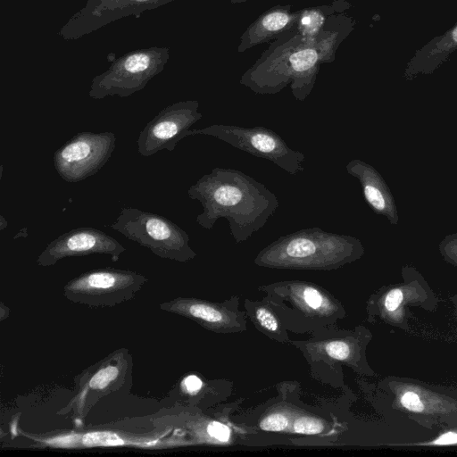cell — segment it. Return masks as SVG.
<instances>
[{"mask_svg":"<svg viewBox=\"0 0 457 457\" xmlns=\"http://www.w3.org/2000/svg\"><path fill=\"white\" fill-rule=\"evenodd\" d=\"M148 281L141 273L115 268L90 270L70 279L64 297L88 307H114L131 300Z\"/></svg>","mask_w":457,"mask_h":457,"instance_id":"5b68a950","label":"cell"},{"mask_svg":"<svg viewBox=\"0 0 457 457\" xmlns=\"http://www.w3.org/2000/svg\"><path fill=\"white\" fill-rule=\"evenodd\" d=\"M211 136L253 156L272 162L289 175L303 171V153L292 149L274 130L255 126L245 128L236 125L214 124L203 129H188L189 136Z\"/></svg>","mask_w":457,"mask_h":457,"instance_id":"277c9868","label":"cell"},{"mask_svg":"<svg viewBox=\"0 0 457 457\" xmlns=\"http://www.w3.org/2000/svg\"><path fill=\"white\" fill-rule=\"evenodd\" d=\"M182 386L187 393L193 395L202 388L203 382L198 377L190 375L183 380Z\"/></svg>","mask_w":457,"mask_h":457,"instance_id":"d4e9b609","label":"cell"},{"mask_svg":"<svg viewBox=\"0 0 457 457\" xmlns=\"http://www.w3.org/2000/svg\"><path fill=\"white\" fill-rule=\"evenodd\" d=\"M187 195L203 206L195 219L200 227L212 229L219 219H226L237 244L262 228L278 207L274 193L232 168H213L189 187Z\"/></svg>","mask_w":457,"mask_h":457,"instance_id":"6da1fadb","label":"cell"},{"mask_svg":"<svg viewBox=\"0 0 457 457\" xmlns=\"http://www.w3.org/2000/svg\"><path fill=\"white\" fill-rule=\"evenodd\" d=\"M361 242L350 235L303 228L278 237L259 252L254 263L289 270H334L359 259Z\"/></svg>","mask_w":457,"mask_h":457,"instance_id":"7a4b0ae2","label":"cell"},{"mask_svg":"<svg viewBox=\"0 0 457 457\" xmlns=\"http://www.w3.org/2000/svg\"><path fill=\"white\" fill-rule=\"evenodd\" d=\"M7 227V220L4 218V216L0 215V229L4 230Z\"/></svg>","mask_w":457,"mask_h":457,"instance_id":"4316f807","label":"cell"},{"mask_svg":"<svg viewBox=\"0 0 457 457\" xmlns=\"http://www.w3.org/2000/svg\"><path fill=\"white\" fill-rule=\"evenodd\" d=\"M289 416L284 411H275L260 421V428L265 431H283L288 428Z\"/></svg>","mask_w":457,"mask_h":457,"instance_id":"ac0fdd59","label":"cell"},{"mask_svg":"<svg viewBox=\"0 0 457 457\" xmlns=\"http://www.w3.org/2000/svg\"><path fill=\"white\" fill-rule=\"evenodd\" d=\"M159 308L188 318L213 331L231 332L240 329V323L232 312L208 301L177 297L160 303Z\"/></svg>","mask_w":457,"mask_h":457,"instance_id":"8fae6325","label":"cell"},{"mask_svg":"<svg viewBox=\"0 0 457 457\" xmlns=\"http://www.w3.org/2000/svg\"><path fill=\"white\" fill-rule=\"evenodd\" d=\"M131 370L129 351L126 348L113 351L75 378V394L58 413L64 415L71 411L79 418L87 416L96 402L125 385Z\"/></svg>","mask_w":457,"mask_h":457,"instance_id":"8992f818","label":"cell"},{"mask_svg":"<svg viewBox=\"0 0 457 457\" xmlns=\"http://www.w3.org/2000/svg\"><path fill=\"white\" fill-rule=\"evenodd\" d=\"M110 228L162 259L186 262L196 256L188 234L159 214L125 207Z\"/></svg>","mask_w":457,"mask_h":457,"instance_id":"3957f363","label":"cell"},{"mask_svg":"<svg viewBox=\"0 0 457 457\" xmlns=\"http://www.w3.org/2000/svg\"><path fill=\"white\" fill-rule=\"evenodd\" d=\"M289 21V17L284 12H272L264 17L262 26L270 31L278 30L284 28Z\"/></svg>","mask_w":457,"mask_h":457,"instance_id":"44dd1931","label":"cell"},{"mask_svg":"<svg viewBox=\"0 0 457 457\" xmlns=\"http://www.w3.org/2000/svg\"><path fill=\"white\" fill-rule=\"evenodd\" d=\"M457 442V434L449 432L440 436L436 441L435 444L437 445H448L454 444Z\"/></svg>","mask_w":457,"mask_h":457,"instance_id":"484cf974","label":"cell"},{"mask_svg":"<svg viewBox=\"0 0 457 457\" xmlns=\"http://www.w3.org/2000/svg\"><path fill=\"white\" fill-rule=\"evenodd\" d=\"M317 59L318 54L315 50L304 49L291 54L289 61L295 71L303 72L312 68Z\"/></svg>","mask_w":457,"mask_h":457,"instance_id":"9a60e30c","label":"cell"},{"mask_svg":"<svg viewBox=\"0 0 457 457\" xmlns=\"http://www.w3.org/2000/svg\"><path fill=\"white\" fill-rule=\"evenodd\" d=\"M324 428L325 424L321 420L311 416H300L293 422V430L298 434L317 435Z\"/></svg>","mask_w":457,"mask_h":457,"instance_id":"5bb4252c","label":"cell"},{"mask_svg":"<svg viewBox=\"0 0 457 457\" xmlns=\"http://www.w3.org/2000/svg\"><path fill=\"white\" fill-rule=\"evenodd\" d=\"M115 145L112 132H79L54 152V169L66 182L82 181L104 167Z\"/></svg>","mask_w":457,"mask_h":457,"instance_id":"52a82bcc","label":"cell"},{"mask_svg":"<svg viewBox=\"0 0 457 457\" xmlns=\"http://www.w3.org/2000/svg\"><path fill=\"white\" fill-rule=\"evenodd\" d=\"M325 353L337 361H346L352 355V347L345 340H331L324 345Z\"/></svg>","mask_w":457,"mask_h":457,"instance_id":"d6986e66","label":"cell"},{"mask_svg":"<svg viewBox=\"0 0 457 457\" xmlns=\"http://www.w3.org/2000/svg\"><path fill=\"white\" fill-rule=\"evenodd\" d=\"M345 170L359 180L370 208L376 214L386 218L391 225H397L399 215L395 201L381 174L372 165L360 159L351 160Z\"/></svg>","mask_w":457,"mask_h":457,"instance_id":"30bf717a","label":"cell"},{"mask_svg":"<svg viewBox=\"0 0 457 457\" xmlns=\"http://www.w3.org/2000/svg\"><path fill=\"white\" fill-rule=\"evenodd\" d=\"M401 403L405 409L414 412H420L424 409L420 396L411 391L406 392L402 395Z\"/></svg>","mask_w":457,"mask_h":457,"instance_id":"7402d4cb","label":"cell"},{"mask_svg":"<svg viewBox=\"0 0 457 457\" xmlns=\"http://www.w3.org/2000/svg\"><path fill=\"white\" fill-rule=\"evenodd\" d=\"M126 441L116 434L109 432L91 433L82 436L83 446L124 445Z\"/></svg>","mask_w":457,"mask_h":457,"instance_id":"2e32d148","label":"cell"},{"mask_svg":"<svg viewBox=\"0 0 457 457\" xmlns=\"http://www.w3.org/2000/svg\"><path fill=\"white\" fill-rule=\"evenodd\" d=\"M286 287L292 301L306 314L325 316L337 311L334 302L318 287L299 281L288 282Z\"/></svg>","mask_w":457,"mask_h":457,"instance_id":"4fadbf2b","label":"cell"},{"mask_svg":"<svg viewBox=\"0 0 457 457\" xmlns=\"http://www.w3.org/2000/svg\"><path fill=\"white\" fill-rule=\"evenodd\" d=\"M403 300V292L399 288L391 290L386 296L385 307L389 312L395 311Z\"/></svg>","mask_w":457,"mask_h":457,"instance_id":"cb8c5ba5","label":"cell"},{"mask_svg":"<svg viewBox=\"0 0 457 457\" xmlns=\"http://www.w3.org/2000/svg\"><path fill=\"white\" fill-rule=\"evenodd\" d=\"M254 319L260 327L270 334L279 333L278 320L271 310L265 306H259L254 311Z\"/></svg>","mask_w":457,"mask_h":457,"instance_id":"e0dca14e","label":"cell"},{"mask_svg":"<svg viewBox=\"0 0 457 457\" xmlns=\"http://www.w3.org/2000/svg\"><path fill=\"white\" fill-rule=\"evenodd\" d=\"M207 432L212 437L220 442H227L230 437L229 428L226 425L217 421L209 424Z\"/></svg>","mask_w":457,"mask_h":457,"instance_id":"603a6c76","label":"cell"},{"mask_svg":"<svg viewBox=\"0 0 457 457\" xmlns=\"http://www.w3.org/2000/svg\"><path fill=\"white\" fill-rule=\"evenodd\" d=\"M126 248L115 238L95 228H78L64 232L51 241L41 252L36 263L50 267L68 257L91 254L109 255L117 262Z\"/></svg>","mask_w":457,"mask_h":457,"instance_id":"9c48e42d","label":"cell"},{"mask_svg":"<svg viewBox=\"0 0 457 457\" xmlns=\"http://www.w3.org/2000/svg\"><path fill=\"white\" fill-rule=\"evenodd\" d=\"M457 50V22L444 34L433 37L419 48L403 71L406 80L435 72Z\"/></svg>","mask_w":457,"mask_h":457,"instance_id":"7c38bea8","label":"cell"},{"mask_svg":"<svg viewBox=\"0 0 457 457\" xmlns=\"http://www.w3.org/2000/svg\"><path fill=\"white\" fill-rule=\"evenodd\" d=\"M203 118L197 102H180L162 109L140 131L137 144L140 155L173 151L189 128Z\"/></svg>","mask_w":457,"mask_h":457,"instance_id":"ba28073f","label":"cell"},{"mask_svg":"<svg viewBox=\"0 0 457 457\" xmlns=\"http://www.w3.org/2000/svg\"><path fill=\"white\" fill-rule=\"evenodd\" d=\"M137 1H140V2H142V1H147V0H137Z\"/></svg>","mask_w":457,"mask_h":457,"instance_id":"83f0119b","label":"cell"},{"mask_svg":"<svg viewBox=\"0 0 457 457\" xmlns=\"http://www.w3.org/2000/svg\"><path fill=\"white\" fill-rule=\"evenodd\" d=\"M150 64V59L147 55L137 54L129 56L125 63L124 68L130 73H138L145 71Z\"/></svg>","mask_w":457,"mask_h":457,"instance_id":"ffe728a7","label":"cell"}]
</instances>
